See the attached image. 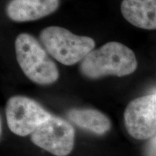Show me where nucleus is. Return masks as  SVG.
<instances>
[{
	"mask_svg": "<svg viewBox=\"0 0 156 156\" xmlns=\"http://www.w3.org/2000/svg\"><path fill=\"white\" fill-rule=\"evenodd\" d=\"M136 67L137 61L132 50L121 43L108 42L90 52L82 60L80 68L85 77L98 79L107 75H129Z\"/></svg>",
	"mask_w": 156,
	"mask_h": 156,
	"instance_id": "obj_1",
	"label": "nucleus"
},
{
	"mask_svg": "<svg viewBox=\"0 0 156 156\" xmlns=\"http://www.w3.org/2000/svg\"><path fill=\"white\" fill-rule=\"evenodd\" d=\"M17 61L25 76L38 85H51L57 80L59 73L48 52L28 34H21L15 43Z\"/></svg>",
	"mask_w": 156,
	"mask_h": 156,
	"instance_id": "obj_2",
	"label": "nucleus"
},
{
	"mask_svg": "<svg viewBox=\"0 0 156 156\" xmlns=\"http://www.w3.org/2000/svg\"><path fill=\"white\" fill-rule=\"evenodd\" d=\"M39 38L52 57L67 66L82 62L95 47V41L92 38L77 36L67 29L58 26L44 28Z\"/></svg>",
	"mask_w": 156,
	"mask_h": 156,
	"instance_id": "obj_3",
	"label": "nucleus"
},
{
	"mask_svg": "<svg viewBox=\"0 0 156 156\" xmlns=\"http://www.w3.org/2000/svg\"><path fill=\"white\" fill-rule=\"evenodd\" d=\"M30 135L34 145L55 156H67L73 150L75 129L61 117L51 115Z\"/></svg>",
	"mask_w": 156,
	"mask_h": 156,
	"instance_id": "obj_4",
	"label": "nucleus"
},
{
	"mask_svg": "<svg viewBox=\"0 0 156 156\" xmlns=\"http://www.w3.org/2000/svg\"><path fill=\"white\" fill-rule=\"evenodd\" d=\"M51 116L39 103L22 95L9 99L6 106V118L10 131L16 135L31 134L43 122Z\"/></svg>",
	"mask_w": 156,
	"mask_h": 156,
	"instance_id": "obj_5",
	"label": "nucleus"
},
{
	"mask_svg": "<svg viewBox=\"0 0 156 156\" xmlns=\"http://www.w3.org/2000/svg\"><path fill=\"white\" fill-rule=\"evenodd\" d=\"M128 133L136 140L150 139L156 133V94L134 99L124 111Z\"/></svg>",
	"mask_w": 156,
	"mask_h": 156,
	"instance_id": "obj_6",
	"label": "nucleus"
},
{
	"mask_svg": "<svg viewBox=\"0 0 156 156\" xmlns=\"http://www.w3.org/2000/svg\"><path fill=\"white\" fill-rule=\"evenodd\" d=\"M59 0H11L7 7V14L15 22L34 21L55 12Z\"/></svg>",
	"mask_w": 156,
	"mask_h": 156,
	"instance_id": "obj_7",
	"label": "nucleus"
},
{
	"mask_svg": "<svg viewBox=\"0 0 156 156\" xmlns=\"http://www.w3.org/2000/svg\"><path fill=\"white\" fill-rule=\"evenodd\" d=\"M121 11L124 18L135 27L156 29V0H123Z\"/></svg>",
	"mask_w": 156,
	"mask_h": 156,
	"instance_id": "obj_8",
	"label": "nucleus"
},
{
	"mask_svg": "<svg viewBox=\"0 0 156 156\" xmlns=\"http://www.w3.org/2000/svg\"><path fill=\"white\" fill-rule=\"evenodd\" d=\"M67 117L75 125L98 135L105 134L112 128L110 119L95 109H71L67 113Z\"/></svg>",
	"mask_w": 156,
	"mask_h": 156,
	"instance_id": "obj_9",
	"label": "nucleus"
},
{
	"mask_svg": "<svg viewBox=\"0 0 156 156\" xmlns=\"http://www.w3.org/2000/svg\"><path fill=\"white\" fill-rule=\"evenodd\" d=\"M144 153L145 156H156V133L149 139Z\"/></svg>",
	"mask_w": 156,
	"mask_h": 156,
	"instance_id": "obj_10",
	"label": "nucleus"
}]
</instances>
